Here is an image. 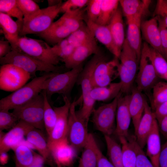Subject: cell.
Wrapping results in <instances>:
<instances>
[{"label":"cell","instance_id":"obj_1","mask_svg":"<svg viewBox=\"0 0 167 167\" xmlns=\"http://www.w3.org/2000/svg\"><path fill=\"white\" fill-rule=\"evenodd\" d=\"M103 58L101 53L94 55L83 68L77 81L81 87L82 105L81 108L76 111V113L77 116L88 125L90 117L94 109L96 102L91 96L93 88L92 83V75L96 64Z\"/></svg>","mask_w":167,"mask_h":167},{"label":"cell","instance_id":"obj_2","mask_svg":"<svg viewBox=\"0 0 167 167\" xmlns=\"http://www.w3.org/2000/svg\"><path fill=\"white\" fill-rule=\"evenodd\" d=\"M55 73H48L36 77L27 84L0 101V110H9L28 102L40 94L45 81Z\"/></svg>","mask_w":167,"mask_h":167},{"label":"cell","instance_id":"obj_3","mask_svg":"<svg viewBox=\"0 0 167 167\" xmlns=\"http://www.w3.org/2000/svg\"><path fill=\"white\" fill-rule=\"evenodd\" d=\"M119 60L117 71L122 84L121 92L124 94H129L134 87L139 62L135 52L126 39L122 45Z\"/></svg>","mask_w":167,"mask_h":167},{"label":"cell","instance_id":"obj_4","mask_svg":"<svg viewBox=\"0 0 167 167\" xmlns=\"http://www.w3.org/2000/svg\"><path fill=\"white\" fill-rule=\"evenodd\" d=\"M1 65L11 64L16 66L35 75L37 71L46 73H62L63 68L43 62L21 51L12 50L5 57L0 58Z\"/></svg>","mask_w":167,"mask_h":167},{"label":"cell","instance_id":"obj_5","mask_svg":"<svg viewBox=\"0 0 167 167\" xmlns=\"http://www.w3.org/2000/svg\"><path fill=\"white\" fill-rule=\"evenodd\" d=\"M83 69L81 65L65 72L55 73L46 80L42 89L46 92L48 99L55 94L69 97Z\"/></svg>","mask_w":167,"mask_h":167},{"label":"cell","instance_id":"obj_6","mask_svg":"<svg viewBox=\"0 0 167 167\" xmlns=\"http://www.w3.org/2000/svg\"><path fill=\"white\" fill-rule=\"evenodd\" d=\"M62 3L61 1L56 5L40 9L30 17L24 20L21 37L29 34L38 35L48 29L60 13Z\"/></svg>","mask_w":167,"mask_h":167},{"label":"cell","instance_id":"obj_7","mask_svg":"<svg viewBox=\"0 0 167 167\" xmlns=\"http://www.w3.org/2000/svg\"><path fill=\"white\" fill-rule=\"evenodd\" d=\"M44 98L42 92L27 103L14 109L12 112L21 120L34 128L43 131Z\"/></svg>","mask_w":167,"mask_h":167},{"label":"cell","instance_id":"obj_8","mask_svg":"<svg viewBox=\"0 0 167 167\" xmlns=\"http://www.w3.org/2000/svg\"><path fill=\"white\" fill-rule=\"evenodd\" d=\"M149 45L143 44L138 73L136 77L137 88L141 92L149 93L159 81L149 53Z\"/></svg>","mask_w":167,"mask_h":167},{"label":"cell","instance_id":"obj_9","mask_svg":"<svg viewBox=\"0 0 167 167\" xmlns=\"http://www.w3.org/2000/svg\"><path fill=\"white\" fill-rule=\"evenodd\" d=\"M18 47L20 51L43 62L55 66L60 59L53 52L52 47L42 40L21 37Z\"/></svg>","mask_w":167,"mask_h":167},{"label":"cell","instance_id":"obj_10","mask_svg":"<svg viewBox=\"0 0 167 167\" xmlns=\"http://www.w3.org/2000/svg\"><path fill=\"white\" fill-rule=\"evenodd\" d=\"M118 96L110 102L94 108L92 112L94 126L104 135L110 136L114 133Z\"/></svg>","mask_w":167,"mask_h":167},{"label":"cell","instance_id":"obj_11","mask_svg":"<svg viewBox=\"0 0 167 167\" xmlns=\"http://www.w3.org/2000/svg\"><path fill=\"white\" fill-rule=\"evenodd\" d=\"M76 102H71L70 108L66 138L70 144L77 151L83 149L89 134L88 126L76 113Z\"/></svg>","mask_w":167,"mask_h":167},{"label":"cell","instance_id":"obj_12","mask_svg":"<svg viewBox=\"0 0 167 167\" xmlns=\"http://www.w3.org/2000/svg\"><path fill=\"white\" fill-rule=\"evenodd\" d=\"M31 74L21 68L11 64H4L0 68V89L14 92L25 85Z\"/></svg>","mask_w":167,"mask_h":167},{"label":"cell","instance_id":"obj_13","mask_svg":"<svg viewBox=\"0 0 167 167\" xmlns=\"http://www.w3.org/2000/svg\"><path fill=\"white\" fill-rule=\"evenodd\" d=\"M64 105L59 107H53L57 115L55 125L48 136L49 148L52 145L66 138L68 117L71 102L69 97L63 96Z\"/></svg>","mask_w":167,"mask_h":167},{"label":"cell","instance_id":"obj_14","mask_svg":"<svg viewBox=\"0 0 167 167\" xmlns=\"http://www.w3.org/2000/svg\"><path fill=\"white\" fill-rule=\"evenodd\" d=\"M119 62V58L115 57L109 61H106L104 58L100 60L96 66L92 75L93 87L107 86L118 76L117 67Z\"/></svg>","mask_w":167,"mask_h":167},{"label":"cell","instance_id":"obj_15","mask_svg":"<svg viewBox=\"0 0 167 167\" xmlns=\"http://www.w3.org/2000/svg\"><path fill=\"white\" fill-rule=\"evenodd\" d=\"M118 96L116 113V123L114 133L118 137H129L128 130L131 119L129 109L131 93Z\"/></svg>","mask_w":167,"mask_h":167},{"label":"cell","instance_id":"obj_16","mask_svg":"<svg viewBox=\"0 0 167 167\" xmlns=\"http://www.w3.org/2000/svg\"><path fill=\"white\" fill-rule=\"evenodd\" d=\"M33 127L19 120L15 126L7 132L1 134L0 138V153L13 150L21 144L28 132Z\"/></svg>","mask_w":167,"mask_h":167},{"label":"cell","instance_id":"obj_17","mask_svg":"<svg viewBox=\"0 0 167 167\" xmlns=\"http://www.w3.org/2000/svg\"><path fill=\"white\" fill-rule=\"evenodd\" d=\"M52 155L57 167L69 166L76 157L77 151L66 138L49 147Z\"/></svg>","mask_w":167,"mask_h":167},{"label":"cell","instance_id":"obj_18","mask_svg":"<svg viewBox=\"0 0 167 167\" xmlns=\"http://www.w3.org/2000/svg\"><path fill=\"white\" fill-rule=\"evenodd\" d=\"M146 12L142 11L126 18L128 25L126 39L129 45L135 52L139 62L142 49L141 34L142 18Z\"/></svg>","mask_w":167,"mask_h":167},{"label":"cell","instance_id":"obj_19","mask_svg":"<svg viewBox=\"0 0 167 167\" xmlns=\"http://www.w3.org/2000/svg\"><path fill=\"white\" fill-rule=\"evenodd\" d=\"M0 25L5 38L11 46L12 50L20 51L18 42L21 37L23 21L18 20L15 21L7 14L0 12Z\"/></svg>","mask_w":167,"mask_h":167},{"label":"cell","instance_id":"obj_20","mask_svg":"<svg viewBox=\"0 0 167 167\" xmlns=\"http://www.w3.org/2000/svg\"><path fill=\"white\" fill-rule=\"evenodd\" d=\"M100 53V49L95 40L75 48L70 56L63 62L66 68L71 69L81 65L92 55Z\"/></svg>","mask_w":167,"mask_h":167},{"label":"cell","instance_id":"obj_21","mask_svg":"<svg viewBox=\"0 0 167 167\" xmlns=\"http://www.w3.org/2000/svg\"><path fill=\"white\" fill-rule=\"evenodd\" d=\"M141 31L146 43L162 56L163 50L157 17L154 16L149 20L142 21Z\"/></svg>","mask_w":167,"mask_h":167},{"label":"cell","instance_id":"obj_22","mask_svg":"<svg viewBox=\"0 0 167 167\" xmlns=\"http://www.w3.org/2000/svg\"><path fill=\"white\" fill-rule=\"evenodd\" d=\"M156 119L154 112L147 102L143 115L135 133L136 142L142 149L146 144L147 138Z\"/></svg>","mask_w":167,"mask_h":167},{"label":"cell","instance_id":"obj_23","mask_svg":"<svg viewBox=\"0 0 167 167\" xmlns=\"http://www.w3.org/2000/svg\"><path fill=\"white\" fill-rule=\"evenodd\" d=\"M85 21L95 38L104 45L114 57L119 58L121 52L114 44L108 26L99 25L86 19Z\"/></svg>","mask_w":167,"mask_h":167},{"label":"cell","instance_id":"obj_24","mask_svg":"<svg viewBox=\"0 0 167 167\" xmlns=\"http://www.w3.org/2000/svg\"><path fill=\"white\" fill-rule=\"evenodd\" d=\"M42 131L34 128L32 129L26 136L27 140L38 151L45 162L53 165L54 162L48 145V139H46Z\"/></svg>","mask_w":167,"mask_h":167},{"label":"cell","instance_id":"obj_25","mask_svg":"<svg viewBox=\"0 0 167 167\" xmlns=\"http://www.w3.org/2000/svg\"><path fill=\"white\" fill-rule=\"evenodd\" d=\"M147 102L143 92L136 87H133L131 92L129 107L135 133L143 115Z\"/></svg>","mask_w":167,"mask_h":167},{"label":"cell","instance_id":"obj_26","mask_svg":"<svg viewBox=\"0 0 167 167\" xmlns=\"http://www.w3.org/2000/svg\"><path fill=\"white\" fill-rule=\"evenodd\" d=\"M99 149L93 135L89 133L78 167H97Z\"/></svg>","mask_w":167,"mask_h":167},{"label":"cell","instance_id":"obj_27","mask_svg":"<svg viewBox=\"0 0 167 167\" xmlns=\"http://www.w3.org/2000/svg\"><path fill=\"white\" fill-rule=\"evenodd\" d=\"M159 132L156 119L147 138L146 144L147 156L154 167H159V158L161 147Z\"/></svg>","mask_w":167,"mask_h":167},{"label":"cell","instance_id":"obj_28","mask_svg":"<svg viewBox=\"0 0 167 167\" xmlns=\"http://www.w3.org/2000/svg\"><path fill=\"white\" fill-rule=\"evenodd\" d=\"M71 33L67 27L57 20L46 30L37 35L48 44L54 45L67 38Z\"/></svg>","mask_w":167,"mask_h":167},{"label":"cell","instance_id":"obj_29","mask_svg":"<svg viewBox=\"0 0 167 167\" xmlns=\"http://www.w3.org/2000/svg\"><path fill=\"white\" fill-rule=\"evenodd\" d=\"M122 16L121 9L118 8L108 25L114 44L120 52L125 39Z\"/></svg>","mask_w":167,"mask_h":167},{"label":"cell","instance_id":"obj_30","mask_svg":"<svg viewBox=\"0 0 167 167\" xmlns=\"http://www.w3.org/2000/svg\"><path fill=\"white\" fill-rule=\"evenodd\" d=\"M122 88L121 82L111 83L107 86L93 87L91 96L95 101L105 102L118 96L121 92Z\"/></svg>","mask_w":167,"mask_h":167},{"label":"cell","instance_id":"obj_31","mask_svg":"<svg viewBox=\"0 0 167 167\" xmlns=\"http://www.w3.org/2000/svg\"><path fill=\"white\" fill-rule=\"evenodd\" d=\"M86 8L68 10L57 20L72 32L79 28L86 18Z\"/></svg>","mask_w":167,"mask_h":167},{"label":"cell","instance_id":"obj_32","mask_svg":"<svg viewBox=\"0 0 167 167\" xmlns=\"http://www.w3.org/2000/svg\"><path fill=\"white\" fill-rule=\"evenodd\" d=\"M151 2L147 0H119L122 14L126 18L142 11L147 12Z\"/></svg>","mask_w":167,"mask_h":167},{"label":"cell","instance_id":"obj_33","mask_svg":"<svg viewBox=\"0 0 167 167\" xmlns=\"http://www.w3.org/2000/svg\"><path fill=\"white\" fill-rule=\"evenodd\" d=\"M67 38L70 44L75 48L95 40L93 33L84 23Z\"/></svg>","mask_w":167,"mask_h":167},{"label":"cell","instance_id":"obj_34","mask_svg":"<svg viewBox=\"0 0 167 167\" xmlns=\"http://www.w3.org/2000/svg\"><path fill=\"white\" fill-rule=\"evenodd\" d=\"M109 160L114 167H124L121 146L111 136L104 135Z\"/></svg>","mask_w":167,"mask_h":167},{"label":"cell","instance_id":"obj_35","mask_svg":"<svg viewBox=\"0 0 167 167\" xmlns=\"http://www.w3.org/2000/svg\"><path fill=\"white\" fill-rule=\"evenodd\" d=\"M14 150L15 167H28L33 162L35 153L27 145L20 144Z\"/></svg>","mask_w":167,"mask_h":167},{"label":"cell","instance_id":"obj_36","mask_svg":"<svg viewBox=\"0 0 167 167\" xmlns=\"http://www.w3.org/2000/svg\"><path fill=\"white\" fill-rule=\"evenodd\" d=\"M119 0H102L100 15L96 22L102 25H108L118 8Z\"/></svg>","mask_w":167,"mask_h":167},{"label":"cell","instance_id":"obj_37","mask_svg":"<svg viewBox=\"0 0 167 167\" xmlns=\"http://www.w3.org/2000/svg\"><path fill=\"white\" fill-rule=\"evenodd\" d=\"M152 90L151 107L153 111L157 107L167 101V82L158 81Z\"/></svg>","mask_w":167,"mask_h":167},{"label":"cell","instance_id":"obj_38","mask_svg":"<svg viewBox=\"0 0 167 167\" xmlns=\"http://www.w3.org/2000/svg\"><path fill=\"white\" fill-rule=\"evenodd\" d=\"M118 138L121 144L124 167H136V154L131 143L125 137Z\"/></svg>","mask_w":167,"mask_h":167},{"label":"cell","instance_id":"obj_39","mask_svg":"<svg viewBox=\"0 0 167 167\" xmlns=\"http://www.w3.org/2000/svg\"><path fill=\"white\" fill-rule=\"evenodd\" d=\"M149 53L157 76L167 82V61L159 52L150 46Z\"/></svg>","mask_w":167,"mask_h":167},{"label":"cell","instance_id":"obj_40","mask_svg":"<svg viewBox=\"0 0 167 167\" xmlns=\"http://www.w3.org/2000/svg\"><path fill=\"white\" fill-rule=\"evenodd\" d=\"M42 92L44 98V123L48 136L55 125L57 115L49 102L46 92L42 90Z\"/></svg>","mask_w":167,"mask_h":167},{"label":"cell","instance_id":"obj_41","mask_svg":"<svg viewBox=\"0 0 167 167\" xmlns=\"http://www.w3.org/2000/svg\"><path fill=\"white\" fill-rule=\"evenodd\" d=\"M0 12L23 21V15L18 6L17 0H0Z\"/></svg>","mask_w":167,"mask_h":167},{"label":"cell","instance_id":"obj_42","mask_svg":"<svg viewBox=\"0 0 167 167\" xmlns=\"http://www.w3.org/2000/svg\"><path fill=\"white\" fill-rule=\"evenodd\" d=\"M127 139L131 143L136 157V167H154L147 156L136 142L135 136H129Z\"/></svg>","mask_w":167,"mask_h":167},{"label":"cell","instance_id":"obj_43","mask_svg":"<svg viewBox=\"0 0 167 167\" xmlns=\"http://www.w3.org/2000/svg\"><path fill=\"white\" fill-rule=\"evenodd\" d=\"M75 48L71 45L67 38L54 45L52 49L54 53L62 61L68 58Z\"/></svg>","mask_w":167,"mask_h":167},{"label":"cell","instance_id":"obj_44","mask_svg":"<svg viewBox=\"0 0 167 167\" xmlns=\"http://www.w3.org/2000/svg\"><path fill=\"white\" fill-rule=\"evenodd\" d=\"M19 120L12 112L7 110H0V131L11 129Z\"/></svg>","mask_w":167,"mask_h":167},{"label":"cell","instance_id":"obj_45","mask_svg":"<svg viewBox=\"0 0 167 167\" xmlns=\"http://www.w3.org/2000/svg\"><path fill=\"white\" fill-rule=\"evenodd\" d=\"M17 2L23 14V20L29 18L40 9L39 5L32 0H17Z\"/></svg>","mask_w":167,"mask_h":167},{"label":"cell","instance_id":"obj_46","mask_svg":"<svg viewBox=\"0 0 167 167\" xmlns=\"http://www.w3.org/2000/svg\"><path fill=\"white\" fill-rule=\"evenodd\" d=\"M102 0H90L86 6V19L96 22L101 12Z\"/></svg>","mask_w":167,"mask_h":167},{"label":"cell","instance_id":"obj_47","mask_svg":"<svg viewBox=\"0 0 167 167\" xmlns=\"http://www.w3.org/2000/svg\"><path fill=\"white\" fill-rule=\"evenodd\" d=\"M157 17L163 50V56L167 61V26L163 20Z\"/></svg>","mask_w":167,"mask_h":167},{"label":"cell","instance_id":"obj_48","mask_svg":"<svg viewBox=\"0 0 167 167\" xmlns=\"http://www.w3.org/2000/svg\"><path fill=\"white\" fill-rule=\"evenodd\" d=\"M89 0H68L62 3L61 7L60 12L65 13L68 10L83 8L87 5Z\"/></svg>","mask_w":167,"mask_h":167},{"label":"cell","instance_id":"obj_49","mask_svg":"<svg viewBox=\"0 0 167 167\" xmlns=\"http://www.w3.org/2000/svg\"><path fill=\"white\" fill-rule=\"evenodd\" d=\"M153 16L160 17L167 26V0H157Z\"/></svg>","mask_w":167,"mask_h":167},{"label":"cell","instance_id":"obj_50","mask_svg":"<svg viewBox=\"0 0 167 167\" xmlns=\"http://www.w3.org/2000/svg\"><path fill=\"white\" fill-rule=\"evenodd\" d=\"M159 167H167V139L161 147L159 158Z\"/></svg>","mask_w":167,"mask_h":167},{"label":"cell","instance_id":"obj_51","mask_svg":"<svg viewBox=\"0 0 167 167\" xmlns=\"http://www.w3.org/2000/svg\"><path fill=\"white\" fill-rule=\"evenodd\" d=\"M153 112L157 121L167 116V101L157 107Z\"/></svg>","mask_w":167,"mask_h":167},{"label":"cell","instance_id":"obj_52","mask_svg":"<svg viewBox=\"0 0 167 167\" xmlns=\"http://www.w3.org/2000/svg\"><path fill=\"white\" fill-rule=\"evenodd\" d=\"M97 167H114L109 159L104 155L100 148L98 151Z\"/></svg>","mask_w":167,"mask_h":167},{"label":"cell","instance_id":"obj_53","mask_svg":"<svg viewBox=\"0 0 167 167\" xmlns=\"http://www.w3.org/2000/svg\"><path fill=\"white\" fill-rule=\"evenodd\" d=\"M12 50L11 46L8 41H0V58L5 57Z\"/></svg>","mask_w":167,"mask_h":167},{"label":"cell","instance_id":"obj_54","mask_svg":"<svg viewBox=\"0 0 167 167\" xmlns=\"http://www.w3.org/2000/svg\"><path fill=\"white\" fill-rule=\"evenodd\" d=\"M159 131L167 139V116L157 121Z\"/></svg>","mask_w":167,"mask_h":167},{"label":"cell","instance_id":"obj_55","mask_svg":"<svg viewBox=\"0 0 167 167\" xmlns=\"http://www.w3.org/2000/svg\"><path fill=\"white\" fill-rule=\"evenodd\" d=\"M45 162V159L41 155L35 153L34 161L28 167H43Z\"/></svg>","mask_w":167,"mask_h":167},{"label":"cell","instance_id":"obj_56","mask_svg":"<svg viewBox=\"0 0 167 167\" xmlns=\"http://www.w3.org/2000/svg\"><path fill=\"white\" fill-rule=\"evenodd\" d=\"M1 163L3 164L6 163L8 159V156L6 152H3L0 153Z\"/></svg>","mask_w":167,"mask_h":167},{"label":"cell","instance_id":"obj_57","mask_svg":"<svg viewBox=\"0 0 167 167\" xmlns=\"http://www.w3.org/2000/svg\"><path fill=\"white\" fill-rule=\"evenodd\" d=\"M48 6H53L56 5L61 1V0H48Z\"/></svg>","mask_w":167,"mask_h":167}]
</instances>
